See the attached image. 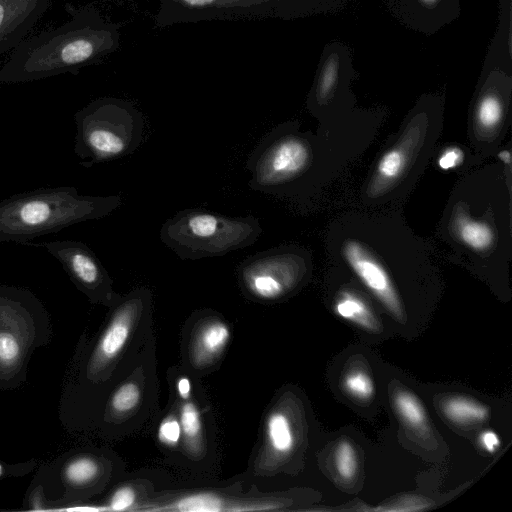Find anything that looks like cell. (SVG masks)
I'll return each instance as SVG.
<instances>
[{"mask_svg": "<svg viewBox=\"0 0 512 512\" xmlns=\"http://www.w3.org/2000/svg\"><path fill=\"white\" fill-rule=\"evenodd\" d=\"M135 502V492L129 486L118 488L111 496L108 506L111 510L129 509Z\"/></svg>", "mask_w": 512, "mask_h": 512, "instance_id": "f546056e", "label": "cell"}, {"mask_svg": "<svg viewBox=\"0 0 512 512\" xmlns=\"http://www.w3.org/2000/svg\"><path fill=\"white\" fill-rule=\"evenodd\" d=\"M443 412L452 422L473 424L486 419L488 410L478 402L465 397H452L443 404Z\"/></svg>", "mask_w": 512, "mask_h": 512, "instance_id": "7402d4cb", "label": "cell"}, {"mask_svg": "<svg viewBox=\"0 0 512 512\" xmlns=\"http://www.w3.org/2000/svg\"><path fill=\"white\" fill-rule=\"evenodd\" d=\"M202 324L191 345V359L196 366L207 365L218 357L230 338L229 328L222 320L209 318Z\"/></svg>", "mask_w": 512, "mask_h": 512, "instance_id": "2e32d148", "label": "cell"}, {"mask_svg": "<svg viewBox=\"0 0 512 512\" xmlns=\"http://www.w3.org/2000/svg\"><path fill=\"white\" fill-rule=\"evenodd\" d=\"M345 390L353 397L367 400L374 394V384L369 375L362 371H353L344 379Z\"/></svg>", "mask_w": 512, "mask_h": 512, "instance_id": "484cf974", "label": "cell"}, {"mask_svg": "<svg viewBox=\"0 0 512 512\" xmlns=\"http://www.w3.org/2000/svg\"><path fill=\"white\" fill-rule=\"evenodd\" d=\"M313 163V146L294 122L282 123L266 133L250 152L245 169L250 189L290 196L306 183Z\"/></svg>", "mask_w": 512, "mask_h": 512, "instance_id": "8992f818", "label": "cell"}, {"mask_svg": "<svg viewBox=\"0 0 512 512\" xmlns=\"http://www.w3.org/2000/svg\"><path fill=\"white\" fill-rule=\"evenodd\" d=\"M181 434L180 423L174 417L165 419L158 429L159 440L168 446H175L179 442Z\"/></svg>", "mask_w": 512, "mask_h": 512, "instance_id": "f1b7e54d", "label": "cell"}, {"mask_svg": "<svg viewBox=\"0 0 512 512\" xmlns=\"http://www.w3.org/2000/svg\"><path fill=\"white\" fill-rule=\"evenodd\" d=\"M336 313L348 321L369 329L376 330L377 321L367 305L355 294L344 292L335 304Z\"/></svg>", "mask_w": 512, "mask_h": 512, "instance_id": "44dd1931", "label": "cell"}, {"mask_svg": "<svg viewBox=\"0 0 512 512\" xmlns=\"http://www.w3.org/2000/svg\"><path fill=\"white\" fill-rule=\"evenodd\" d=\"M161 27L209 20L269 18L262 0H158Z\"/></svg>", "mask_w": 512, "mask_h": 512, "instance_id": "8fae6325", "label": "cell"}, {"mask_svg": "<svg viewBox=\"0 0 512 512\" xmlns=\"http://www.w3.org/2000/svg\"><path fill=\"white\" fill-rule=\"evenodd\" d=\"M122 204L120 195H80L75 187H52L0 201V242L27 244L70 225L103 218Z\"/></svg>", "mask_w": 512, "mask_h": 512, "instance_id": "7a4b0ae2", "label": "cell"}, {"mask_svg": "<svg viewBox=\"0 0 512 512\" xmlns=\"http://www.w3.org/2000/svg\"><path fill=\"white\" fill-rule=\"evenodd\" d=\"M345 261L362 283L396 317L402 316L399 296L382 263L361 242L348 239L342 247Z\"/></svg>", "mask_w": 512, "mask_h": 512, "instance_id": "7c38bea8", "label": "cell"}, {"mask_svg": "<svg viewBox=\"0 0 512 512\" xmlns=\"http://www.w3.org/2000/svg\"><path fill=\"white\" fill-rule=\"evenodd\" d=\"M357 76L350 48L340 42L327 43L320 55L308 106L316 113L345 104L351 99L349 84Z\"/></svg>", "mask_w": 512, "mask_h": 512, "instance_id": "30bf717a", "label": "cell"}, {"mask_svg": "<svg viewBox=\"0 0 512 512\" xmlns=\"http://www.w3.org/2000/svg\"><path fill=\"white\" fill-rule=\"evenodd\" d=\"M177 508L183 511H219L222 509L220 499L207 494L185 497L177 503Z\"/></svg>", "mask_w": 512, "mask_h": 512, "instance_id": "83f0119b", "label": "cell"}, {"mask_svg": "<svg viewBox=\"0 0 512 512\" xmlns=\"http://www.w3.org/2000/svg\"><path fill=\"white\" fill-rule=\"evenodd\" d=\"M270 17L291 20L334 13L348 0H262Z\"/></svg>", "mask_w": 512, "mask_h": 512, "instance_id": "ac0fdd59", "label": "cell"}, {"mask_svg": "<svg viewBox=\"0 0 512 512\" xmlns=\"http://www.w3.org/2000/svg\"><path fill=\"white\" fill-rule=\"evenodd\" d=\"M463 161V151L458 147L447 148L439 157L438 165L443 170L452 169Z\"/></svg>", "mask_w": 512, "mask_h": 512, "instance_id": "d6a6232c", "label": "cell"}, {"mask_svg": "<svg viewBox=\"0 0 512 512\" xmlns=\"http://www.w3.org/2000/svg\"><path fill=\"white\" fill-rule=\"evenodd\" d=\"M26 245L46 249L62 264L77 289L91 302L111 304L117 297L113 293L109 274L96 254L85 243L57 240Z\"/></svg>", "mask_w": 512, "mask_h": 512, "instance_id": "9c48e42d", "label": "cell"}, {"mask_svg": "<svg viewBox=\"0 0 512 512\" xmlns=\"http://www.w3.org/2000/svg\"><path fill=\"white\" fill-rule=\"evenodd\" d=\"M308 264V255L301 248L279 246L245 258L237 267V278L248 297L275 301L296 288Z\"/></svg>", "mask_w": 512, "mask_h": 512, "instance_id": "52a82bcc", "label": "cell"}, {"mask_svg": "<svg viewBox=\"0 0 512 512\" xmlns=\"http://www.w3.org/2000/svg\"><path fill=\"white\" fill-rule=\"evenodd\" d=\"M498 8L497 29L482 68H499L512 73V3Z\"/></svg>", "mask_w": 512, "mask_h": 512, "instance_id": "e0dca14e", "label": "cell"}, {"mask_svg": "<svg viewBox=\"0 0 512 512\" xmlns=\"http://www.w3.org/2000/svg\"><path fill=\"white\" fill-rule=\"evenodd\" d=\"M391 14L407 28L437 33L460 16V0H386Z\"/></svg>", "mask_w": 512, "mask_h": 512, "instance_id": "4fadbf2b", "label": "cell"}, {"mask_svg": "<svg viewBox=\"0 0 512 512\" xmlns=\"http://www.w3.org/2000/svg\"><path fill=\"white\" fill-rule=\"evenodd\" d=\"M180 426L187 446L197 450L202 435V421L197 406L193 402H186L180 409Z\"/></svg>", "mask_w": 512, "mask_h": 512, "instance_id": "603a6c76", "label": "cell"}, {"mask_svg": "<svg viewBox=\"0 0 512 512\" xmlns=\"http://www.w3.org/2000/svg\"><path fill=\"white\" fill-rule=\"evenodd\" d=\"M498 157L502 160V162H504L507 165L511 163V155L510 152L507 150L501 151L498 154Z\"/></svg>", "mask_w": 512, "mask_h": 512, "instance_id": "d590c367", "label": "cell"}, {"mask_svg": "<svg viewBox=\"0 0 512 512\" xmlns=\"http://www.w3.org/2000/svg\"><path fill=\"white\" fill-rule=\"evenodd\" d=\"M395 404L402 418L410 425L420 426L424 423V408L411 393L400 391L395 397Z\"/></svg>", "mask_w": 512, "mask_h": 512, "instance_id": "d4e9b609", "label": "cell"}, {"mask_svg": "<svg viewBox=\"0 0 512 512\" xmlns=\"http://www.w3.org/2000/svg\"><path fill=\"white\" fill-rule=\"evenodd\" d=\"M335 465L338 473L344 479L354 477L357 469V458L353 446L343 441L338 444L335 451Z\"/></svg>", "mask_w": 512, "mask_h": 512, "instance_id": "4316f807", "label": "cell"}, {"mask_svg": "<svg viewBox=\"0 0 512 512\" xmlns=\"http://www.w3.org/2000/svg\"><path fill=\"white\" fill-rule=\"evenodd\" d=\"M454 224L457 236L473 250L485 252L494 244V231L486 222L459 214Z\"/></svg>", "mask_w": 512, "mask_h": 512, "instance_id": "d6986e66", "label": "cell"}, {"mask_svg": "<svg viewBox=\"0 0 512 512\" xmlns=\"http://www.w3.org/2000/svg\"><path fill=\"white\" fill-rule=\"evenodd\" d=\"M27 505L30 510H54L53 503L46 497L43 487L39 483L30 487Z\"/></svg>", "mask_w": 512, "mask_h": 512, "instance_id": "4dcf8cb0", "label": "cell"}, {"mask_svg": "<svg viewBox=\"0 0 512 512\" xmlns=\"http://www.w3.org/2000/svg\"><path fill=\"white\" fill-rule=\"evenodd\" d=\"M35 466L36 462L34 460L14 464L0 461V480L10 477L24 476L31 472Z\"/></svg>", "mask_w": 512, "mask_h": 512, "instance_id": "1f68e13d", "label": "cell"}, {"mask_svg": "<svg viewBox=\"0 0 512 512\" xmlns=\"http://www.w3.org/2000/svg\"><path fill=\"white\" fill-rule=\"evenodd\" d=\"M481 444L488 452H494L500 444L498 435L493 431H485L481 435Z\"/></svg>", "mask_w": 512, "mask_h": 512, "instance_id": "836d02e7", "label": "cell"}, {"mask_svg": "<svg viewBox=\"0 0 512 512\" xmlns=\"http://www.w3.org/2000/svg\"><path fill=\"white\" fill-rule=\"evenodd\" d=\"M149 293L139 289L127 295L117 303L106 328L87 356L73 358L70 374L67 378L80 383H98L104 381L110 366L125 347L136 319L141 315Z\"/></svg>", "mask_w": 512, "mask_h": 512, "instance_id": "ba28073f", "label": "cell"}, {"mask_svg": "<svg viewBox=\"0 0 512 512\" xmlns=\"http://www.w3.org/2000/svg\"><path fill=\"white\" fill-rule=\"evenodd\" d=\"M49 5L50 0H0V56L24 40Z\"/></svg>", "mask_w": 512, "mask_h": 512, "instance_id": "5bb4252c", "label": "cell"}, {"mask_svg": "<svg viewBox=\"0 0 512 512\" xmlns=\"http://www.w3.org/2000/svg\"><path fill=\"white\" fill-rule=\"evenodd\" d=\"M64 8L69 20L23 40L0 67V83L77 75L81 68L99 63L118 49L119 26L95 7L66 3Z\"/></svg>", "mask_w": 512, "mask_h": 512, "instance_id": "6da1fadb", "label": "cell"}, {"mask_svg": "<svg viewBox=\"0 0 512 512\" xmlns=\"http://www.w3.org/2000/svg\"><path fill=\"white\" fill-rule=\"evenodd\" d=\"M512 2V0H498V5H502V4H506V3H510Z\"/></svg>", "mask_w": 512, "mask_h": 512, "instance_id": "8d00e7d4", "label": "cell"}, {"mask_svg": "<svg viewBox=\"0 0 512 512\" xmlns=\"http://www.w3.org/2000/svg\"><path fill=\"white\" fill-rule=\"evenodd\" d=\"M141 390L134 382H126L119 386L111 395L107 411L122 415L134 409L140 402Z\"/></svg>", "mask_w": 512, "mask_h": 512, "instance_id": "cb8c5ba5", "label": "cell"}, {"mask_svg": "<svg viewBox=\"0 0 512 512\" xmlns=\"http://www.w3.org/2000/svg\"><path fill=\"white\" fill-rule=\"evenodd\" d=\"M179 395L182 399H187L190 396V381L189 379L183 377L179 379L177 384Z\"/></svg>", "mask_w": 512, "mask_h": 512, "instance_id": "e575fe53", "label": "cell"}, {"mask_svg": "<svg viewBox=\"0 0 512 512\" xmlns=\"http://www.w3.org/2000/svg\"><path fill=\"white\" fill-rule=\"evenodd\" d=\"M416 132H410L406 139L388 150L378 162L376 174L372 183V190L382 192L384 188L398 181L408 170L414 154V148H410L415 142Z\"/></svg>", "mask_w": 512, "mask_h": 512, "instance_id": "9a60e30c", "label": "cell"}, {"mask_svg": "<svg viewBox=\"0 0 512 512\" xmlns=\"http://www.w3.org/2000/svg\"><path fill=\"white\" fill-rule=\"evenodd\" d=\"M262 233L258 218L230 217L202 208L177 212L164 222L160 239L183 260L223 256L253 245Z\"/></svg>", "mask_w": 512, "mask_h": 512, "instance_id": "5b68a950", "label": "cell"}, {"mask_svg": "<svg viewBox=\"0 0 512 512\" xmlns=\"http://www.w3.org/2000/svg\"><path fill=\"white\" fill-rule=\"evenodd\" d=\"M74 120V152L86 168L128 156L143 141V114L123 99H95L77 111Z\"/></svg>", "mask_w": 512, "mask_h": 512, "instance_id": "277c9868", "label": "cell"}, {"mask_svg": "<svg viewBox=\"0 0 512 512\" xmlns=\"http://www.w3.org/2000/svg\"><path fill=\"white\" fill-rule=\"evenodd\" d=\"M266 436L269 448L278 455H286L294 446L291 422L286 414L273 412L267 419Z\"/></svg>", "mask_w": 512, "mask_h": 512, "instance_id": "ffe728a7", "label": "cell"}, {"mask_svg": "<svg viewBox=\"0 0 512 512\" xmlns=\"http://www.w3.org/2000/svg\"><path fill=\"white\" fill-rule=\"evenodd\" d=\"M52 338L50 315L29 289L0 284V390H14L27 380L36 349Z\"/></svg>", "mask_w": 512, "mask_h": 512, "instance_id": "3957f363", "label": "cell"}]
</instances>
